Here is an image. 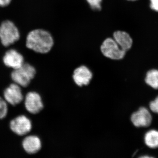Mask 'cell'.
Wrapping results in <instances>:
<instances>
[{"label":"cell","instance_id":"18","mask_svg":"<svg viewBox=\"0 0 158 158\" xmlns=\"http://www.w3.org/2000/svg\"><path fill=\"white\" fill-rule=\"evenodd\" d=\"M149 8L152 11L158 13V0H149Z\"/></svg>","mask_w":158,"mask_h":158},{"label":"cell","instance_id":"20","mask_svg":"<svg viewBox=\"0 0 158 158\" xmlns=\"http://www.w3.org/2000/svg\"><path fill=\"white\" fill-rule=\"evenodd\" d=\"M127 1H128V2H136V1H138V0H127Z\"/></svg>","mask_w":158,"mask_h":158},{"label":"cell","instance_id":"9","mask_svg":"<svg viewBox=\"0 0 158 158\" xmlns=\"http://www.w3.org/2000/svg\"><path fill=\"white\" fill-rule=\"evenodd\" d=\"M3 98L11 106H14L19 104L24 98L22 87L14 83L10 84L4 90Z\"/></svg>","mask_w":158,"mask_h":158},{"label":"cell","instance_id":"2","mask_svg":"<svg viewBox=\"0 0 158 158\" xmlns=\"http://www.w3.org/2000/svg\"><path fill=\"white\" fill-rule=\"evenodd\" d=\"M36 69L28 63H25L19 68L13 69L11 72V77L13 83L22 88L27 87L36 76Z\"/></svg>","mask_w":158,"mask_h":158},{"label":"cell","instance_id":"7","mask_svg":"<svg viewBox=\"0 0 158 158\" xmlns=\"http://www.w3.org/2000/svg\"><path fill=\"white\" fill-rule=\"evenodd\" d=\"M23 101L26 110L33 115L39 114L44 108L42 96L37 91H29L24 97Z\"/></svg>","mask_w":158,"mask_h":158},{"label":"cell","instance_id":"1","mask_svg":"<svg viewBox=\"0 0 158 158\" xmlns=\"http://www.w3.org/2000/svg\"><path fill=\"white\" fill-rule=\"evenodd\" d=\"M54 45V38L52 34L48 31L42 29L31 31L26 39L27 48L38 53H48Z\"/></svg>","mask_w":158,"mask_h":158},{"label":"cell","instance_id":"11","mask_svg":"<svg viewBox=\"0 0 158 158\" xmlns=\"http://www.w3.org/2000/svg\"><path fill=\"white\" fill-rule=\"evenodd\" d=\"M3 62L6 67L15 69L19 68L24 63L22 55L13 49L6 52L3 58Z\"/></svg>","mask_w":158,"mask_h":158},{"label":"cell","instance_id":"19","mask_svg":"<svg viewBox=\"0 0 158 158\" xmlns=\"http://www.w3.org/2000/svg\"><path fill=\"white\" fill-rule=\"evenodd\" d=\"M11 0H0V7H5L9 6Z\"/></svg>","mask_w":158,"mask_h":158},{"label":"cell","instance_id":"10","mask_svg":"<svg viewBox=\"0 0 158 158\" xmlns=\"http://www.w3.org/2000/svg\"><path fill=\"white\" fill-rule=\"evenodd\" d=\"M22 146L24 151L28 154H36L42 149V142L38 136L28 135L23 139Z\"/></svg>","mask_w":158,"mask_h":158},{"label":"cell","instance_id":"4","mask_svg":"<svg viewBox=\"0 0 158 158\" xmlns=\"http://www.w3.org/2000/svg\"><path fill=\"white\" fill-rule=\"evenodd\" d=\"M20 35L18 29L11 21H5L0 25V40L4 46L16 42L19 39Z\"/></svg>","mask_w":158,"mask_h":158},{"label":"cell","instance_id":"13","mask_svg":"<svg viewBox=\"0 0 158 158\" xmlns=\"http://www.w3.org/2000/svg\"><path fill=\"white\" fill-rule=\"evenodd\" d=\"M144 144L150 149L158 148V130L152 129L144 134Z\"/></svg>","mask_w":158,"mask_h":158},{"label":"cell","instance_id":"12","mask_svg":"<svg viewBox=\"0 0 158 158\" xmlns=\"http://www.w3.org/2000/svg\"><path fill=\"white\" fill-rule=\"evenodd\" d=\"M113 38L124 52H127L132 48L134 40L131 35L125 31L118 30L113 32Z\"/></svg>","mask_w":158,"mask_h":158},{"label":"cell","instance_id":"16","mask_svg":"<svg viewBox=\"0 0 158 158\" xmlns=\"http://www.w3.org/2000/svg\"><path fill=\"white\" fill-rule=\"evenodd\" d=\"M90 8L94 11H100L103 0H86Z\"/></svg>","mask_w":158,"mask_h":158},{"label":"cell","instance_id":"15","mask_svg":"<svg viewBox=\"0 0 158 158\" xmlns=\"http://www.w3.org/2000/svg\"><path fill=\"white\" fill-rule=\"evenodd\" d=\"M8 105L3 97L0 96V119L6 118L8 115Z\"/></svg>","mask_w":158,"mask_h":158},{"label":"cell","instance_id":"6","mask_svg":"<svg viewBox=\"0 0 158 158\" xmlns=\"http://www.w3.org/2000/svg\"><path fill=\"white\" fill-rule=\"evenodd\" d=\"M11 131L17 135L25 136L29 135L33 128L32 121L25 115H20L11 119L9 123Z\"/></svg>","mask_w":158,"mask_h":158},{"label":"cell","instance_id":"5","mask_svg":"<svg viewBox=\"0 0 158 158\" xmlns=\"http://www.w3.org/2000/svg\"><path fill=\"white\" fill-rule=\"evenodd\" d=\"M153 117L149 109L141 106L131 113L130 122L135 127L147 128L152 124Z\"/></svg>","mask_w":158,"mask_h":158},{"label":"cell","instance_id":"8","mask_svg":"<svg viewBox=\"0 0 158 158\" xmlns=\"http://www.w3.org/2000/svg\"><path fill=\"white\" fill-rule=\"evenodd\" d=\"M72 77L74 84L81 88L90 84L93 79V73L88 66L81 65L74 69Z\"/></svg>","mask_w":158,"mask_h":158},{"label":"cell","instance_id":"14","mask_svg":"<svg viewBox=\"0 0 158 158\" xmlns=\"http://www.w3.org/2000/svg\"><path fill=\"white\" fill-rule=\"evenodd\" d=\"M144 82L150 88L158 90V69L152 68L148 70L145 74Z\"/></svg>","mask_w":158,"mask_h":158},{"label":"cell","instance_id":"17","mask_svg":"<svg viewBox=\"0 0 158 158\" xmlns=\"http://www.w3.org/2000/svg\"><path fill=\"white\" fill-rule=\"evenodd\" d=\"M148 109L151 112L158 115V95L148 103Z\"/></svg>","mask_w":158,"mask_h":158},{"label":"cell","instance_id":"3","mask_svg":"<svg viewBox=\"0 0 158 158\" xmlns=\"http://www.w3.org/2000/svg\"><path fill=\"white\" fill-rule=\"evenodd\" d=\"M100 50L103 56L113 61L123 60L127 55L113 37L105 39L100 47Z\"/></svg>","mask_w":158,"mask_h":158}]
</instances>
